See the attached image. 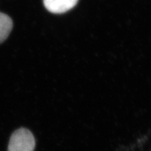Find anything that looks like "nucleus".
Segmentation results:
<instances>
[{"label":"nucleus","instance_id":"nucleus-1","mask_svg":"<svg viewBox=\"0 0 151 151\" xmlns=\"http://www.w3.org/2000/svg\"><path fill=\"white\" fill-rule=\"evenodd\" d=\"M35 140L32 132L27 129H20L12 134L8 151H34Z\"/></svg>","mask_w":151,"mask_h":151},{"label":"nucleus","instance_id":"nucleus-2","mask_svg":"<svg viewBox=\"0 0 151 151\" xmlns=\"http://www.w3.org/2000/svg\"><path fill=\"white\" fill-rule=\"evenodd\" d=\"M78 0H44V6L47 10L52 13H63L72 9Z\"/></svg>","mask_w":151,"mask_h":151},{"label":"nucleus","instance_id":"nucleus-3","mask_svg":"<svg viewBox=\"0 0 151 151\" xmlns=\"http://www.w3.org/2000/svg\"><path fill=\"white\" fill-rule=\"evenodd\" d=\"M12 28L13 22L11 18L0 12V44L7 39Z\"/></svg>","mask_w":151,"mask_h":151}]
</instances>
